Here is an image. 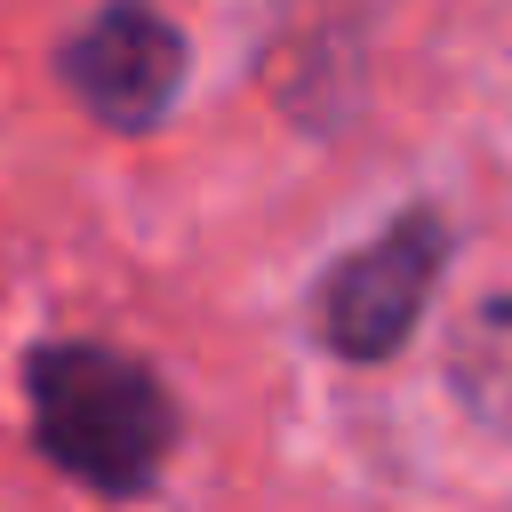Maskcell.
<instances>
[{
  "mask_svg": "<svg viewBox=\"0 0 512 512\" xmlns=\"http://www.w3.org/2000/svg\"><path fill=\"white\" fill-rule=\"evenodd\" d=\"M24 400H32L40 456L104 496L152 488L176 448L168 384L112 344H40L24 360Z\"/></svg>",
  "mask_w": 512,
  "mask_h": 512,
  "instance_id": "1",
  "label": "cell"
},
{
  "mask_svg": "<svg viewBox=\"0 0 512 512\" xmlns=\"http://www.w3.org/2000/svg\"><path fill=\"white\" fill-rule=\"evenodd\" d=\"M440 256H448V232L432 208H408L392 216L368 248H352L328 288H320V336L344 352V360H384L408 344L432 280H440Z\"/></svg>",
  "mask_w": 512,
  "mask_h": 512,
  "instance_id": "2",
  "label": "cell"
},
{
  "mask_svg": "<svg viewBox=\"0 0 512 512\" xmlns=\"http://www.w3.org/2000/svg\"><path fill=\"white\" fill-rule=\"evenodd\" d=\"M64 80L104 128L144 136L168 120V104L184 88V32L144 0H112L64 40Z\"/></svg>",
  "mask_w": 512,
  "mask_h": 512,
  "instance_id": "3",
  "label": "cell"
},
{
  "mask_svg": "<svg viewBox=\"0 0 512 512\" xmlns=\"http://www.w3.org/2000/svg\"><path fill=\"white\" fill-rule=\"evenodd\" d=\"M448 384L472 424L512 432V304H480L448 336Z\"/></svg>",
  "mask_w": 512,
  "mask_h": 512,
  "instance_id": "4",
  "label": "cell"
}]
</instances>
